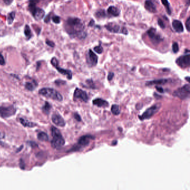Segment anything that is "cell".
Masks as SVG:
<instances>
[{"mask_svg": "<svg viewBox=\"0 0 190 190\" xmlns=\"http://www.w3.org/2000/svg\"><path fill=\"white\" fill-rule=\"evenodd\" d=\"M42 109H43V111L44 112V113L48 114L49 113L50 111L51 105H50V104H49V103H48V102H46L45 105H44V107H43Z\"/></svg>", "mask_w": 190, "mask_h": 190, "instance_id": "cell-28", "label": "cell"}, {"mask_svg": "<svg viewBox=\"0 0 190 190\" xmlns=\"http://www.w3.org/2000/svg\"><path fill=\"white\" fill-rule=\"evenodd\" d=\"M15 17V12H10L8 15L7 16V22L9 25H11L12 24L14 20Z\"/></svg>", "mask_w": 190, "mask_h": 190, "instance_id": "cell-27", "label": "cell"}, {"mask_svg": "<svg viewBox=\"0 0 190 190\" xmlns=\"http://www.w3.org/2000/svg\"><path fill=\"white\" fill-rule=\"evenodd\" d=\"M20 122L21 124L25 127L32 128V127H33L36 125V124L35 123L31 122L29 120H28L26 119H25L24 118H20Z\"/></svg>", "mask_w": 190, "mask_h": 190, "instance_id": "cell-21", "label": "cell"}, {"mask_svg": "<svg viewBox=\"0 0 190 190\" xmlns=\"http://www.w3.org/2000/svg\"><path fill=\"white\" fill-rule=\"evenodd\" d=\"M52 139L51 144L52 148L58 149L62 147L65 144V140L62 136L60 131L55 127L51 128Z\"/></svg>", "mask_w": 190, "mask_h": 190, "instance_id": "cell-2", "label": "cell"}, {"mask_svg": "<svg viewBox=\"0 0 190 190\" xmlns=\"http://www.w3.org/2000/svg\"><path fill=\"white\" fill-rule=\"evenodd\" d=\"M172 26L177 33H180L184 31L183 24H182V22L179 20H173V21L172 22Z\"/></svg>", "mask_w": 190, "mask_h": 190, "instance_id": "cell-17", "label": "cell"}, {"mask_svg": "<svg viewBox=\"0 0 190 190\" xmlns=\"http://www.w3.org/2000/svg\"><path fill=\"white\" fill-rule=\"evenodd\" d=\"M52 21L55 24H59L60 22V18L57 16H54L52 17Z\"/></svg>", "mask_w": 190, "mask_h": 190, "instance_id": "cell-33", "label": "cell"}, {"mask_svg": "<svg viewBox=\"0 0 190 190\" xmlns=\"http://www.w3.org/2000/svg\"><path fill=\"white\" fill-rule=\"evenodd\" d=\"M93 104L96 105L98 107H107L109 105V103L107 101L100 99V98H97L95 99L93 101Z\"/></svg>", "mask_w": 190, "mask_h": 190, "instance_id": "cell-18", "label": "cell"}, {"mask_svg": "<svg viewBox=\"0 0 190 190\" xmlns=\"http://www.w3.org/2000/svg\"><path fill=\"white\" fill-rule=\"evenodd\" d=\"M107 12H108V14L112 16H114V17L118 16L119 14H120L119 9L114 6H110L107 10Z\"/></svg>", "mask_w": 190, "mask_h": 190, "instance_id": "cell-20", "label": "cell"}, {"mask_svg": "<svg viewBox=\"0 0 190 190\" xmlns=\"http://www.w3.org/2000/svg\"><path fill=\"white\" fill-rule=\"evenodd\" d=\"M156 89H157V91L160 93H163L164 92V90L163 89L161 88V87H160V86H156Z\"/></svg>", "mask_w": 190, "mask_h": 190, "instance_id": "cell-42", "label": "cell"}, {"mask_svg": "<svg viewBox=\"0 0 190 190\" xmlns=\"http://www.w3.org/2000/svg\"><path fill=\"white\" fill-rule=\"evenodd\" d=\"M94 20H91V21H90V23H89V26H93V25H94Z\"/></svg>", "mask_w": 190, "mask_h": 190, "instance_id": "cell-43", "label": "cell"}, {"mask_svg": "<svg viewBox=\"0 0 190 190\" xmlns=\"http://www.w3.org/2000/svg\"><path fill=\"white\" fill-rule=\"evenodd\" d=\"M111 111L112 113L115 115H119L120 113V110L119 105L117 104L113 105L111 108Z\"/></svg>", "mask_w": 190, "mask_h": 190, "instance_id": "cell-23", "label": "cell"}, {"mask_svg": "<svg viewBox=\"0 0 190 190\" xmlns=\"http://www.w3.org/2000/svg\"><path fill=\"white\" fill-rule=\"evenodd\" d=\"M158 25L162 29H165L166 26L165 25V23L163 22V21L161 19L158 20Z\"/></svg>", "mask_w": 190, "mask_h": 190, "instance_id": "cell-34", "label": "cell"}, {"mask_svg": "<svg viewBox=\"0 0 190 190\" xmlns=\"http://www.w3.org/2000/svg\"><path fill=\"white\" fill-rule=\"evenodd\" d=\"M186 29H187V30L188 31H190V17H188V19L186 20Z\"/></svg>", "mask_w": 190, "mask_h": 190, "instance_id": "cell-35", "label": "cell"}, {"mask_svg": "<svg viewBox=\"0 0 190 190\" xmlns=\"http://www.w3.org/2000/svg\"><path fill=\"white\" fill-rule=\"evenodd\" d=\"M172 50L174 53H177L179 50V46L177 43H174L172 45Z\"/></svg>", "mask_w": 190, "mask_h": 190, "instance_id": "cell-31", "label": "cell"}, {"mask_svg": "<svg viewBox=\"0 0 190 190\" xmlns=\"http://www.w3.org/2000/svg\"><path fill=\"white\" fill-rule=\"evenodd\" d=\"M5 64V61L2 55L0 53V65H4Z\"/></svg>", "mask_w": 190, "mask_h": 190, "instance_id": "cell-36", "label": "cell"}, {"mask_svg": "<svg viewBox=\"0 0 190 190\" xmlns=\"http://www.w3.org/2000/svg\"><path fill=\"white\" fill-rule=\"evenodd\" d=\"M160 108H161L160 104L153 105L151 107L147 109L146 111H145L142 115L139 116V118L141 120L149 119L151 118L154 114L157 113V112L160 109Z\"/></svg>", "mask_w": 190, "mask_h": 190, "instance_id": "cell-6", "label": "cell"}, {"mask_svg": "<svg viewBox=\"0 0 190 190\" xmlns=\"http://www.w3.org/2000/svg\"><path fill=\"white\" fill-rule=\"evenodd\" d=\"M46 44L48 45V46H49L51 48H54L55 46V43H53L52 41H50V40H46Z\"/></svg>", "mask_w": 190, "mask_h": 190, "instance_id": "cell-37", "label": "cell"}, {"mask_svg": "<svg viewBox=\"0 0 190 190\" xmlns=\"http://www.w3.org/2000/svg\"><path fill=\"white\" fill-rule=\"evenodd\" d=\"M74 116L75 119H76L77 121L80 122L81 120V118L79 114H78V113H75L74 115Z\"/></svg>", "mask_w": 190, "mask_h": 190, "instance_id": "cell-39", "label": "cell"}, {"mask_svg": "<svg viewBox=\"0 0 190 190\" xmlns=\"http://www.w3.org/2000/svg\"><path fill=\"white\" fill-rule=\"evenodd\" d=\"M52 122L57 126L63 127L65 125V122L59 114H54L52 116Z\"/></svg>", "mask_w": 190, "mask_h": 190, "instance_id": "cell-15", "label": "cell"}, {"mask_svg": "<svg viewBox=\"0 0 190 190\" xmlns=\"http://www.w3.org/2000/svg\"><path fill=\"white\" fill-rule=\"evenodd\" d=\"M147 35L151 41L153 43V45H157L158 44H160L163 40L161 37V36L157 33L156 30L154 28L149 29L148 30Z\"/></svg>", "mask_w": 190, "mask_h": 190, "instance_id": "cell-8", "label": "cell"}, {"mask_svg": "<svg viewBox=\"0 0 190 190\" xmlns=\"http://www.w3.org/2000/svg\"><path fill=\"white\" fill-rule=\"evenodd\" d=\"M25 88H26V89H27L28 90H30V91L33 90L35 88L33 84L31 83H26L25 84Z\"/></svg>", "mask_w": 190, "mask_h": 190, "instance_id": "cell-30", "label": "cell"}, {"mask_svg": "<svg viewBox=\"0 0 190 190\" xmlns=\"http://www.w3.org/2000/svg\"><path fill=\"white\" fill-rule=\"evenodd\" d=\"M24 33L26 37V38L28 40H29L30 38H31L32 36V34H31V29L29 27V25H26L24 29Z\"/></svg>", "mask_w": 190, "mask_h": 190, "instance_id": "cell-24", "label": "cell"}, {"mask_svg": "<svg viewBox=\"0 0 190 190\" xmlns=\"http://www.w3.org/2000/svg\"><path fill=\"white\" fill-rule=\"evenodd\" d=\"M176 64L181 68H186L190 67V55L189 54L178 57L176 61Z\"/></svg>", "mask_w": 190, "mask_h": 190, "instance_id": "cell-11", "label": "cell"}, {"mask_svg": "<svg viewBox=\"0 0 190 190\" xmlns=\"http://www.w3.org/2000/svg\"><path fill=\"white\" fill-rule=\"evenodd\" d=\"M16 112V109L14 106L7 107H0V116L4 118H7L15 115Z\"/></svg>", "mask_w": 190, "mask_h": 190, "instance_id": "cell-9", "label": "cell"}, {"mask_svg": "<svg viewBox=\"0 0 190 190\" xmlns=\"http://www.w3.org/2000/svg\"><path fill=\"white\" fill-rule=\"evenodd\" d=\"M114 76V74L113 73H112V72H110V73H109L108 75V80H112L113 79Z\"/></svg>", "mask_w": 190, "mask_h": 190, "instance_id": "cell-38", "label": "cell"}, {"mask_svg": "<svg viewBox=\"0 0 190 190\" xmlns=\"http://www.w3.org/2000/svg\"><path fill=\"white\" fill-rule=\"evenodd\" d=\"M38 138L41 141L46 142L49 141L48 134L45 132H40L38 135Z\"/></svg>", "mask_w": 190, "mask_h": 190, "instance_id": "cell-22", "label": "cell"}, {"mask_svg": "<svg viewBox=\"0 0 190 190\" xmlns=\"http://www.w3.org/2000/svg\"><path fill=\"white\" fill-rule=\"evenodd\" d=\"M30 11L36 20H40L42 19L45 15V11L37 7V6L33 8V9L30 10Z\"/></svg>", "mask_w": 190, "mask_h": 190, "instance_id": "cell-14", "label": "cell"}, {"mask_svg": "<svg viewBox=\"0 0 190 190\" xmlns=\"http://www.w3.org/2000/svg\"><path fill=\"white\" fill-rule=\"evenodd\" d=\"M74 98H76V99H81L84 102H87L89 99L88 95L86 93V91L79 88H76L75 90L74 93Z\"/></svg>", "mask_w": 190, "mask_h": 190, "instance_id": "cell-13", "label": "cell"}, {"mask_svg": "<svg viewBox=\"0 0 190 190\" xmlns=\"http://www.w3.org/2000/svg\"><path fill=\"white\" fill-rule=\"evenodd\" d=\"M64 28L67 33L72 38L83 39L86 37V33L84 31V24L79 18H69L65 23Z\"/></svg>", "mask_w": 190, "mask_h": 190, "instance_id": "cell-1", "label": "cell"}, {"mask_svg": "<svg viewBox=\"0 0 190 190\" xmlns=\"http://www.w3.org/2000/svg\"><path fill=\"white\" fill-rule=\"evenodd\" d=\"M190 94V87L189 84L183 86L182 87L175 90L173 93V95L182 100L189 98Z\"/></svg>", "mask_w": 190, "mask_h": 190, "instance_id": "cell-5", "label": "cell"}, {"mask_svg": "<svg viewBox=\"0 0 190 190\" xmlns=\"http://www.w3.org/2000/svg\"><path fill=\"white\" fill-rule=\"evenodd\" d=\"M51 63L52 65V66L55 67L57 71H59L60 73L62 74V75H66L67 78L68 79H71L72 78V73L70 70H67V69H62L59 66V62L57 61V59L56 57H53L51 60Z\"/></svg>", "mask_w": 190, "mask_h": 190, "instance_id": "cell-10", "label": "cell"}, {"mask_svg": "<svg viewBox=\"0 0 190 190\" xmlns=\"http://www.w3.org/2000/svg\"><path fill=\"white\" fill-rule=\"evenodd\" d=\"M94 137L91 135H85L82 137H81L78 140V144L76 146L74 147L73 149H71V151H79L80 148L86 147L89 144L90 141L92 139H94Z\"/></svg>", "mask_w": 190, "mask_h": 190, "instance_id": "cell-4", "label": "cell"}, {"mask_svg": "<svg viewBox=\"0 0 190 190\" xmlns=\"http://www.w3.org/2000/svg\"><path fill=\"white\" fill-rule=\"evenodd\" d=\"M39 1L40 0H30L29 4V11L36 7V5L39 2Z\"/></svg>", "mask_w": 190, "mask_h": 190, "instance_id": "cell-26", "label": "cell"}, {"mask_svg": "<svg viewBox=\"0 0 190 190\" xmlns=\"http://www.w3.org/2000/svg\"><path fill=\"white\" fill-rule=\"evenodd\" d=\"M105 28L110 33H120L124 35L128 34V31L124 27H120L119 25L113 22H110L105 26Z\"/></svg>", "mask_w": 190, "mask_h": 190, "instance_id": "cell-7", "label": "cell"}, {"mask_svg": "<svg viewBox=\"0 0 190 190\" xmlns=\"http://www.w3.org/2000/svg\"><path fill=\"white\" fill-rule=\"evenodd\" d=\"M95 52H97L99 54H101L102 52H103V49L102 48V46H95L94 49Z\"/></svg>", "mask_w": 190, "mask_h": 190, "instance_id": "cell-32", "label": "cell"}, {"mask_svg": "<svg viewBox=\"0 0 190 190\" xmlns=\"http://www.w3.org/2000/svg\"><path fill=\"white\" fill-rule=\"evenodd\" d=\"M14 0H3L4 2L5 3L6 5H9L13 2Z\"/></svg>", "mask_w": 190, "mask_h": 190, "instance_id": "cell-41", "label": "cell"}, {"mask_svg": "<svg viewBox=\"0 0 190 190\" xmlns=\"http://www.w3.org/2000/svg\"><path fill=\"white\" fill-rule=\"evenodd\" d=\"M39 94L53 100L62 101V95L56 90L51 88H43L39 90Z\"/></svg>", "mask_w": 190, "mask_h": 190, "instance_id": "cell-3", "label": "cell"}, {"mask_svg": "<svg viewBox=\"0 0 190 190\" xmlns=\"http://www.w3.org/2000/svg\"><path fill=\"white\" fill-rule=\"evenodd\" d=\"M87 63L90 67H95L98 63V57L91 50H89L86 57Z\"/></svg>", "mask_w": 190, "mask_h": 190, "instance_id": "cell-12", "label": "cell"}, {"mask_svg": "<svg viewBox=\"0 0 190 190\" xmlns=\"http://www.w3.org/2000/svg\"><path fill=\"white\" fill-rule=\"evenodd\" d=\"M167 82H168V80L166 79H158V80L148 81L146 83V86H152V85H154V84L161 85V84H165Z\"/></svg>", "mask_w": 190, "mask_h": 190, "instance_id": "cell-19", "label": "cell"}, {"mask_svg": "<svg viewBox=\"0 0 190 190\" xmlns=\"http://www.w3.org/2000/svg\"><path fill=\"white\" fill-rule=\"evenodd\" d=\"M162 4L164 5L165 8L166 9L167 12L169 15L171 14V8H170V5L168 1V0H161Z\"/></svg>", "mask_w": 190, "mask_h": 190, "instance_id": "cell-25", "label": "cell"}, {"mask_svg": "<svg viewBox=\"0 0 190 190\" xmlns=\"http://www.w3.org/2000/svg\"><path fill=\"white\" fill-rule=\"evenodd\" d=\"M50 16H51V15L49 14L48 15V16L45 17L44 21H45L46 23H48V22L50 21V20L51 19V17H50Z\"/></svg>", "mask_w": 190, "mask_h": 190, "instance_id": "cell-40", "label": "cell"}, {"mask_svg": "<svg viewBox=\"0 0 190 190\" xmlns=\"http://www.w3.org/2000/svg\"><path fill=\"white\" fill-rule=\"evenodd\" d=\"M189 78H189V76H188V77H187V78H186V80H187V81H188V82H189Z\"/></svg>", "mask_w": 190, "mask_h": 190, "instance_id": "cell-45", "label": "cell"}, {"mask_svg": "<svg viewBox=\"0 0 190 190\" xmlns=\"http://www.w3.org/2000/svg\"><path fill=\"white\" fill-rule=\"evenodd\" d=\"M4 136V134L3 133H0V138H3Z\"/></svg>", "mask_w": 190, "mask_h": 190, "instance_id": "cell-44", "label": "cell"}, {"mask_svg": "<svg viewBox=\"0 0 190 190\" xmlns=\"http://www.w3.org/2000/svg\"><path fill=\"white\" fill-rule=\"evenodd\" d=\"M95 16L98 18H104L106 16V14L104 10H100L95 14Z\"/></svg>", "mask_w": 190, "mask_h": 190, "instance_id": "cell-29", "label": "cell"}, {"mask_svg": "<svg viewBox=\"0 0 190 190\" xmlns=\"http://www.w3.org/2000/svg\"><path fill=\"white\" fill-rule=\"evenodd\" d=\"M144 7L146 9L151 13H156L157 9L156 5L151 0H146L144 3Z\"/></svg>", "mask_w": 190, "mask_h": 190, "instance_id": "cell-16", "label": "cell"}]
</instances>
